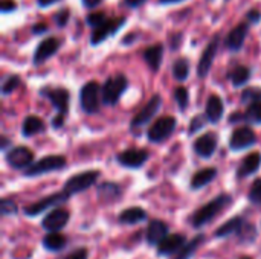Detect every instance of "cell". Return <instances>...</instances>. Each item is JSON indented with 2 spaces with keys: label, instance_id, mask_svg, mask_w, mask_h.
I'll return each mask as SVG.
<instances>
[{
  "label": "cell",
  "instance_id": "obj_31",
  "mask_svg": "<svg viewBox=\"0 0 261 259\" xmlns=\"http://www.w3.org/2000/svg\"><path fill=\"white\" fill-rule=\"evenodd\" d=\"M203 241H205V237H203V235H197L196 238H193L190 243H187V244L184 246V249L179 252V255L174 259H190L194 255V252L200 247V244H202Z\"/></svg>",
  "mask_w": 261,
  "mask_h": 259
},
{
  "label": "cell",
  "instance_id": "obj_15",
  "mask_svg": "<svg viewBox=\"0 0 261 259\" xmlns=\"http://www.w3.org/2000/svg\"><path fill=\"white\" fill-rule=\"evenodd\" d=\"M147 159H148V153L145 150H138V148L125 150L116 156L118 163L122 165L124 168H130V169H138V168L144 166Z\"/></svg>",
  "mask_w": 261,
  "mask_h": 259
},
{
  "label": "cell",
  "instance_id": "obj_17",
  "mask_svg": "<svg viewBox=\"0 0 261 259\" xmlns=\"http://www.w3.org/2000/svg\"><path fill=\"white\" fill-rule=\"evenodd\" d=\"M217 143H219V140H217L216 133H205L203 136L196 139L193 147H194V151L197 156H200L203 159H210L216 153Z\"/></svg>",
  "mask_w": 261,
  "mask_h": 259
},
{
  "label": "cell",
  "instance_id": "obj_9",
  "mask_svg": "<svg viewBox=\"0 0 261 259\" xmlns=\"http://www.w3.org/2000/svg\"><path fill=\"white\" fill-rule=\"evenodd\" d=\"M6 163L14 169H28L34 163V153L28 147H14L11 148L6 156Z\"/></svg>",
  "mask_w": 261,
  "mask_h": 259
},
{
  "label": "cell",
  "instance_id": "obj_45",
  "mask_svg": "<svg viewBox=\"0 0 261 259\" xmlns=\"http://www.w3.org/2000/svg\"><path fill=\"white\" fill-rule=\"evenodd\" d=\"M87 256H89L87 249H76L72 253H69L64 259H87Z\"/></svg>",
  "mask_w": 261,
  "mask_h": 259
},
{
  "label": "cell",
  "instance_id": "obj_34",
  "mask_svg": "<svg viewBox=\"0 0 261 259\" xmlns=\"http://www.w3.org/2000/svg\"><path fill=\"white\" fill-rule=\"evenodd\" d=\"M174 99L179 105V110L180 111H185L188 108V104H190V93H188V89L187 87H177L174 90Z\"/></svg>",
  "mask_w": 261,
  "mask_h": 259
},
{
  "label": "cell",
  "instance_id": "obj_6",
  "mask_svg": "<svg viewBox=\"0 0 261 259\" xmlns=\"http://www.w3.org/2000/svg\"><path fill=\"white\" fill-rule=\"evenodd\" d=\"M176 125H177V121L176 118L173 116H164V118H159L147 131V137L150 142L153 143H159V142H164L167 140L176 130Z\"/></svg>",
  "mask_w": 261,
  "mask_h": 259
},
{
  "label": "cell",
  "instance_id": "obj_39",
  "mask_svg": "<svg viewBox=\"0 0 261 259\" xmlns=\"http://www.w3.org/2000/svg\"><path fill=\"white\" fill-rule=\"evenodd\" d=\"M249 202L261 206V179H257L249 189Z\"/></svg>",
  "mask_w": 261,
  "mask_h": 259
},
{
  "label": "cell",
  "instance_id": "obj_23",
  "mask_svg": "<svg viewBox=\"0 0 261 259\" xmlns=\"http://www.w3.org/2000/svg\"><path fill=\"white\" fill-rule=\"evenodd\" d=\"M162 58H164V46L161 43L153 44L144 50V60L153 72L159 70L162 64Z\"/></svg>",
  "mask_w": 261,
  "mask_h": 259
},
{
  "label": "cell",
  "instance_id": "obj_4",
  "mask_svg": "<svg viewBox=\"0 0 261 259\" xmlns=\"http://www.w3.org/2000/svg\"><path fill=\"white\" fill-rule=\"evenodd\" d=\"M64 166H66V157H63V156H44L40 160H37L35 163H32L24 171V176L26 177H37V176H43L47 172L60 171Z\"/></svg>",
  "mask_w": 261,
  "mask_h": 259
},
{
  "label": "cell",
  "instance_id": "obj_48",
  "mask_svg": "<svg viewBox=\"0 0 261 259\" xmlns=\"http://www.w3.org/2000/svg\"><path fill=\"white\" fill-rule=\"evenodd\" d=\"M101 2H102V0H81L83 6H84V8H87V9H93V8H96Z\"/></svg>",
  "mask_w": 261,
  "mask_h": 259
},
{
  "label": "cell",
  "instance_id": "obj_25",
  "mask_svg": "<svg viewBox=\"0 0 261 259\" xmlns=\"http://www.w3.org/2000/svg\"><path fill=\"white\" fill-rule=\"evenodd\" d=\"M217 177V168H205L197 171L193 177H191V189H202L206 185H210L214 179Z\"/></svg>",
  "mask_w": 261,
  "mask_h": 259
},
{
  "label": "cell",
  "instance_id": "obj_55",
  "mask_svg": "<svg viewBox=\"0 0 261 259\" xmlns=\"http://www.w3.org/2000/svg\"><path fill=\"white\" fill-rule=\"evenodd\" d=\"M242 259H252V258H249V256H245V258H242Z\"/></svg>",
  "mask_w": 261,
  "mask_h": 259
},
{
  "label": "cell",
  "instance_id": "obj_43",
  "mask_svg": "<svg viewBox=\"0 0 261 259\" xmlns=\"http://www.w3.org/2000/svg\"><path fill=\"white\" fill-rule=\"evenodd\" d=\"M261 18V11L258 9H251V11H248V14H246V21L249 23V24H255V23H258Z\"/></svg>",
  "mask_w": 261,
  "mask_h": 259
},
{
  "label": "cell",
  "instance_id": "obj_44",
  "mask_svg": "<svg viewBox=\"0 0 261 259\" xmlns=\"http://www.w3.org/2000/svg\"><path fill=\"white\" fill-rule=\"evenodd\" d=\"M15 8H17V3L14 0H2L0 2L2 12H12V11H15Z\"/></svg>",
  "mask_w": 261,
  "mask_h": 259
},
{
  "label": "cell",
  "instance_id": "obj_2",
  "mask_svg": "<svg viewBox=\"0 0 261 259\" xmlns=\"http://www.w3.org/2000/svg\"><path fill=\"white\" fill-rule=\"evenodd\" d=\"M127 87H128V79L125 78V75L118 73L115 76H110L101 89L102 102L106 105H116L122 93L127 90Z\"/></svg>",
  "mask_w": 261,
  "mask_h": 259
},
{
  "label": "cell",
  "instance_id": "obj_52",
  "mask_svg": "<svg viewBox=\"0 0 261 259\" xmlns=\"http://www.w3.org/2000/svg\"><path fill=\"white\" fill-rule=\"evenodd\" d=\"M8 147H9V139L6 136H2V145H0V148L2 150H6Z\"/></svg>",
  "mask_w": 261,
  "mask_h": 259
},
{
  "label": "cell",
  "instance_id": "obj_50",
  "mask_svg": "<svg viewBox=\"0 0 261 259\" xmlns=\"http://www.w3.org/2000/svg\"><path fill=\"white\" fill-rule=\"evenodd\" d=\"M46 31H47V26H46L44 23H38V24L32 26V32H34V34H43V32H46Z\"/></svg>",
  "mask_w": 261,
  "mask_h": 259
},
{
  "label": "cell",
  "instance_id": "obj_19",
  "mask_svg": "<svg viewBox=\"0 0 261 259\" xmlns=\"http://www.w3.org/2000/svg\"><path fill=\"white\" fill-rule=\"evenodd\" d=\"M168 237V226L162 220L150 221L145 234V240L150 246H159Z\"/></svg>",
  "mask_w": 261,
  "mask_h": 259
},
{
  "label": "cell",
  "instance_id": "obj_41",
  "mask_svg": "<svg viewBox=\"0 0 261 259\" xmlns=\"http://www.w3.org/2000/svg\"><path fill=\"white\" fill-rule=\"evenodd\" d=\"M205 121H208L206 116H205V118H203V116H196V118H193V119H191V124H190V134H194V133L199 131L202 127H205Z\"/></svg>",
  "mask_w": 261,
  "mask_h": 259
},
{
  "label": "cell",
  "instance_id": "obj_14",
  "mask_svg": "<svg viewBox=\"0 0 261 259\" xmlns=\"http://www.w3.org/2000/svg\"><path fill=\"white\" fill-rule=\"evenodd\" d=\"M69 218H70V214L67 209L64 208H55L52 209L44 218H43V229H46L49 234L50 232H60L61 229H64L69 223Z\"/></svg>",
  "mask_w": 261,
  "mask_h": 259
},
{
  "label": "cell",
  "instance_id": "obj_24",
  "mask_svg": "<svg viewBox=\"0 0 261 259\" xmlns=\"http://www.w3.org/2000/svg\"><path fill=\"white\" fill-rule=\"evenodd\" d=\"M46 130V124L43 122V119L37 118V116H28L23 121L21 125V136L23 137H32L35 134L44 133Z\"/></svg>",
  "mask_w": 261,
  "mask_h": 259
},
{
  "label": "cell",
  "instance_id": "obj_54",
  "mask_svg": "<svg viewBox=\"0 0 261 259\" xmlns=\"http://www.w3.org/2000/svg\"><path fill=\"white\" fill-rule=\"evenodd\" d=\"M133 38H135V34H128V35L122 40V43H124V44H128Z\"/></svg>",
  "mask_w": 261,
  "mask_h": 259
},
{
  "label": "cell",
  "instance_id": "obj_51",
  "mask_svg": "<svg viewBox=\"0 0 261 259\" xmlns=\"http://www.w3.org/2000/svg\"><path fill=\"white\" fill-rule=\"evenodd\" d=\"M60 0H37V5L40 6V8H47V6H50V5H55V3H58Z\"/></svg>",
  "mask_w": 261,
  "mask_h": 259
},
{
  "label": "cell",
  "instance_id": "obj_7",
  "mask_svg": "<svg viewBox=\"0 0 261 259\" xmlns=\"http://www.w3.org/2000/svg\"><path fill=\"white\" fill-rule=\"evenodd\" d=\"M40 95L43 98H46L47 101H50V104L57 108L60 116H67L69 111V102H70V93L69 90L58 87V89H52V87H43L40 90Z\"/></svg>",
  "mask_w": 261,
  "mask_h": 259
},
{
  "label": "cell",
  "instance_id": "obj_49",
  "mask_svg": "<svg viewBox=\"0 0 261 259\" xmlns=\"http://www.w3.org/2000/svg\"><path fill=\"white\" fill-rule=\"evenodd\" d=\"M147 0H124V5L128 8H139L145 3Z\"/></svg>",
  "mask_w": 261,
  "mask_h": 259
},
{
  "label": "cell",
  "instance_id": "obj_33",
  "mask_svg": "<svg viewBox=\"0 0 261 259\" xmlns=\"http://www.w3.org/2000/svg\"><path fill=\"white\" fill-rule=\"evenodd\" d=\"M242 102L248 107L251 105H261V89L258 87H248L242 93Z\"/></svg>",
  "mask_w": 261,
  "mask_h": 259
},
{
  "label": "cell",
  "instance_id": "obj_1",
  "mask_svg": "<svg viewBox=\"0 0 261 259\" xmlns=\"http://www.w3.org/2000/svg\"><path fill=\"white\" fill-rule=\"evenodd\" d=\"M232 203V197L228 195V194H222V195H217L214 200H211L210 203L203 205L197 212L193 214L191 217V224L193 227L199 229V227H203L205 224L211 223L219 214H222L229 205Z\"/></svg>",
  "mask_w": 261,
  "mask_h": 259
},
{
  "label": "cell",
  "instance_id": "obj_20",
  "mask_svg": "<svg viewBox=\"0 0 261 259\" xmlns=\"http://www.w3.org/2000/svg\"><path fill=\"white\" fill-rule=\"evenodd\" d=\"M185 244H187V240L182 234H171L158 246V255L168 256L177 250H182Z\"/></svg>",
  "mask_w": 261,
  "mask_h": 259
},
{
  "label": "cell",
  "instance_id": "obj_18",
  "mask_svg": "<svg viewBox=\"0 0 261 259\" xmlns=\"http://www.w3.org/2000/svg\"><path fill=\"white\" fill-rule=\"evenodd\" d=\"M248 32H249V23L248 21H243V23L237 24L236 27H232V31L228 34V37L225 40L226 47L232 52H239L245 44Z\"/></svg>",
  "mask_w": 261,
  "mask_h": 259
},
{
  "label": "cell",
  "instance_id": "obj_5",
  "mask_svg": "<svg viewBox=\"0 0 261 259\" xmlns=\"http://www.w3.org/2000/svg\"><path fill=\"white\" fill-rule=\"evenodd\" d=\"M99 84L95 81L86 82L80 90V105L87 114H95L99 110Z\"/></svg>",
  "mask_w": 261,
  "mask_h": 259
},
{
  "label": "cell",
  "instance_id": "obj_11",
  "mask_svg": "<svg viewBox=\"0 0 261 259\" xmlns=\"http://www.w3.org/2000/svg\"><path fill=\"white\" fill-rule=\"evenodd\" d=\"M219 44H220V35L216 34L210 40L208 46L205 47V50H203V53H202V56L199 60V64H197V75H199V78H205L210 73V70L213 67V63H214V58H216L217 50H219Z\"/></svg>",
  "mask_w": 261,
  "mask_h": 259
},
{
  "label": "cell",
  "instance_id": "obj_26",
  "mask_svg": "<svg viewBox=\"0 0 261 259\" xmlns=\"http://www.w3.org/2000/svg\"><path fill=\"white\" fill-rule=\"evenodd\" d=\"M245 220L242 217H234L231 220H228L225 224H222L217 231H216V237L217 238H226L231 235H239V232L242 231V227L245 226Z\"/></svg>",
  "mask_w": 261,
  "mask_h": 259
},
{
  "label": "cell",
  "instance_id": "obj_16",
  "mask_svg": "<svg viewBox=\"0 0 261 259\" xmlns=\"http://www.w3.org/2000/svg\"><path fill=\"white\" fill-rule=\"evenodd\" d=\"M60 49V40L55 38V37H49V38H44L35 49L34 52V58H32V63L37 66V64H43L46 60H49L50 56H54Z\"/></svg>",
  "mask_w": 261,
  "mask_h": 259
},
{
  "label": "cell",
  "instance_id": "obj_30",
  "mask_svg": "<svg viewBox=\"0 0 261 259\" xmlns=\"http://www.w3.org/2000/svg\"><path fill=\"white\" fill-rule=\"evenodd\" d=\"M98 195L102 200H118L121 195V188L113 182H104L98 186Z\"/></svg>",
  "mask_w": 261,
  "mask_h": 259
},
{
  "label": "cell",
  "instance_id": "obj_10",
  "mask_svg": "<svg viewBox=\"0 0 261 259\" xmlns=\"http://www.w3.org/2000/svg\"><path fill=\"white\" fill-rule=\"evenodd\" d=\"M125 24V18L119 17V18H113V20H106L101 26L95 27L92 35H90V43L92 46H98L101 44L104 40H107L110 35H115L122 26Z\"/></svg>",
  "mask_w": 261,
  "mask_h": 259
},
{
  "label": "cell",
  "instance_id": "obj_32",
  "mask_svg": "<svg viewBox=\"0 0 261 259\" xmlns=\"http://www.w3.org/2000/svg\"><path fill=\"white\" fill-rule=\"evenodd\" d=\"M190 75V61L187 58H179L173 64V76L177 81H185Z\"/></svg>",
  "mask_w": 261,
  "mask_h": 259
},
{
  "label": "cell",
  "instance_id": "obj_47",
  "mask_svg": "<svg viewBox=\"0 0 261 259\" xmlns=\"http://www.w3.org/2000/svg\"><path fill=\"white\" fill-rule=\"evenodd\" d=\"M64 116H60V114H57L54 119H52V127L54 128H61L63 125H64Z\"/></svg>",
  "mask_w": 261,
  "mask_h": 259
},
{
  "label": "cell",
  "instance_id": "obj_12",
  "mask_svg": "<svg viewBox=\"0 0 261 259\" xmlns=\"http://www.w3.org/2000/svg\"><path fill=\"white\" fill-rule=\"evenodd\" d=\"M257 142V136L252 128L249 127H240L236 128L229 137V148L232 151H243L246 148H251Z\"/></svg>",
  "mask_w": 261,
  "mask_h": 259
},
{
  "label": "cell",
  "instance_id": "obj_38",
  "mask_svg": "<svg viewBox=\"0 0 261 259\" xmlns=\"http://www.w3.org/2000/svg\"><path fill=\"white\" fill-rule=\"evenodd\" d=\"M243 121L261 124V105H251L248 107V111L243 114Z\"/></svg>",
  "mask_w": 261,
  "mask_h": 259
},
{
  "label": "cell",
  "instance_id": "obj_35",
  "mask_svg": "<svg viewBox=\"0 0 261 259\" xmlns=\"http://www.w3.org/2000/svg\"><path fill=\"white\" fill-rule=\"evenodd\" d=\"M20 76L18 75H9V76H6L5 78V81H3V84H2V95L3 96H8V95H11L18 85H20Z\"/></svg>",
  "mask_w": 261,
  "mask_h": 259
},
{
  "label": "cell",
  "instance_id": "obj_36",
  "mask_svg": "<svg viewBox=\"0 0 261 259\" xmlns=\"http://www.w3.org/2000/svg\"><path fill=\"white\" fill-rule=\"evenodd\" d=\"M0 212L5 217H11V215H17L18 208H17L15 202H12L11 198H2V202H0Z\"/></svg>",
  "mask_w": 261,
  "mask_h": 259
},
{
  "label": "cell",
  "instance_id": "obj_28",
  "mask_svg": "<svg viewBox=\"0 0 261 259\" xmlns=\"http://www.w3.org/2000/svg\"><path fill=\"white\" fill-rule=\"evenodd\" d=\"M41 243H43V247L49 252H61L67 244V238L63 234L50 232L43 238Z\"/></svg>",
  "mask_w": 261,
  "mask_h": 259
},
{
  "label": "cell",
  "instance_id": "obj_22",
  "mask_svg": "<svg viewBox=\"0 0 261 259\" xmlns=\"http://www.w3.org/2000/svg\"><path fill=\"white\" fill-rule=\"evenodd\" d=\"M261 166V154L260 153H251L249 156H246L243 159V162L240 163L239 169H237V177L243 179L248 176H252L254 172L258 171Z\"/></svg>",
  "mask_w": 261,
  "mask_h": 259
},
{
  "label": "cell",
  "instance_id": "obj_3",
  "mask_svg": "<svg viewBox=\"0 0 261 259\" xmlns=\"http://www.w3.org/2000/svg\"><path fill=\"white\" fill-rule=\"evenodd\" d=\"M98 179H99V171H96V169L83 171V172H80L76 176H72L70 179L66 180L64 188H63V192H66L69 197L76 195V194L84 192L89 188H92L96 183Z\"/></svg>",
  "mask_w": 261,
  "mask_h": 259
},
{
  "label": "cell",
  "instance_id": "obj_53",
  "mask_svg": "<svg viewBox=\"0 0 261 259\" xmlns=\"http://www.w3.org/2000/svg\"><path fill=\"white\" fill-rule=\"evenodd\" d=\"M179 2H184V0H159L161 5H171V3H179Z\"/></svg>",
  "mask_w": 261,
  "mask_h": 259
},
{
  "label": "cell",
  "instance_id": "obj_27",
  "mask_svg": "<svg viewBox=\"0 0 261 259\" xmlns=\"http://www.w3.org/2000/svg\"><path fill=\"white\" fill-rule=\"evenodd\" d=\"M119 223L122 224H138L141 221H145L147 220V212L142 209V208H127L125 211H122L118 217Z\"/></svg>",
  "mask_w": 261,
  "mask_h": 259
},
{
  "label": "cell",
  "instance_id": "obj_46",
  "mask_svg": "<svg viewBox=\"0 0 261 259\" xmlns=\"http://www.w3.org/2000/svg\"><path fill=\"white\" fill-rule=\"evenodd\" d=\"M180 40H182V34H173V35H170V41H173V46H171V49H177L179 47V43H180Z\"/></svg>",
  "mask_w": 261,
  "mask_h": 259
},
{
  "label": "cell",
  "instance_id": "obj_13",
  "mask_svg": "<svg viewBox=\"0 0 261 259\" xmlns=\"http://www.w3.org/2000/svg\"><path fill=\"white\" fill-rule=\"evenodd\" d=\"M161 107H162V98L159 95H153L151 99L147 102V105L132 119V122H130L132 128L147 125L158 114V111L161 110Z\"/></svg>",
  "mask_w": 261,
  "mask_h": 259
},
{
  "label": "cell",
  "instance_id": "obj_42",
  "mask_svg": "<svg viewBox=\"0 0 261 259\" xmlns=\"http://www.w3.org/2000/svg\"><path fill=\"white\" fill-rule=\"evenodd\" d=\"M69 15H70V12H69V9H61V11H58L55 15H54V20H55V23H57V26H66V23H67V20H69Z\"/></svg>",
  "mask_w": 261,
  "mask_h": 259
},
{
  "label": "cell",
  "instance_id": "obj_21",
  "mask_svg": "<svg viewBox=\"0 0 261 259\" xmlns=\"http://www.w3.org/2000/svg\"><path fill=\"white\" fill-rule=\"evenodd\" d=\"M225 111V105L220 96L217 95H211L206 101V107H205V116L208 119V122L211 124H217Z\"/></svg>",
  "mask_w": 261,
  "mask_h": 259
},
{
  "label": "cell",
  "instance_id": "obj_29",
  "mask_svg": "<svg viewBox=\"0 0 261 259\" xmlns=\"http://www.w3.org/2000/svg\"><path fill=\"white\" fill-rule=\"evenodd\" d=\"M251 75H252V72H251L249 67H246V66H237L231 72L229 79H231V82H232L234 87H243L251 79Z\"/></svg>",
  "mask_w": 261,
  "mask_h": 259
},
{
  "label": "cell",
  "instance_id": "obj_8",
  "mask_svg": "<svg viewBox=\"0 0 261 259\" xmlns=\"http://www.w3.org/2000/svg\"><path fill=\"white\" fill-rule=\"evenodd\" d=\"M67 200H69V195L66 192L50 194V195L38 200L37 203H32L28 208H24V215H28V217H37V215L43 214L44 211L52 209V208H57L58 205H61V203H64Z\"/></svg>",
  "mask_w": 261,
  "mask_h": 259
},
{
  "label": "cell",
  "instance_id": "obj_40",
  "mask_svg": "<svg viewBox=\"0 0 261 259\" xmlns=\"http://www.w3.org/2000/svg\"><path fill=\"white\" fill-rule=\"evenodd\" d=\"M106 20H107V18H106V14L101 12V11H99V12H92V14H89V15L86 17L87 24H90L93 29L98 27V26H101Z\"/></svg>",
  "mask_w": 261,
  "mask_h": 259
},
{
  "label": "cell",
  "instance_id": "obj_37",
  "mask_svg": "<svg viewBox=\"0 0 261 259\" xmlns=\"http://www.w3.org/2000/svg\"><path fill=\"white\" fill-rule=\"evenodd\" d=\"M239 237H240V241L243 243H251V241H254L255 240V237H257V231H255V227L252 226V224H249V223H245V226L242 227V231L239 232Z\"/></svg>",
  "mask_w": 261,
  "mask_h": 259
}]
</instances>
